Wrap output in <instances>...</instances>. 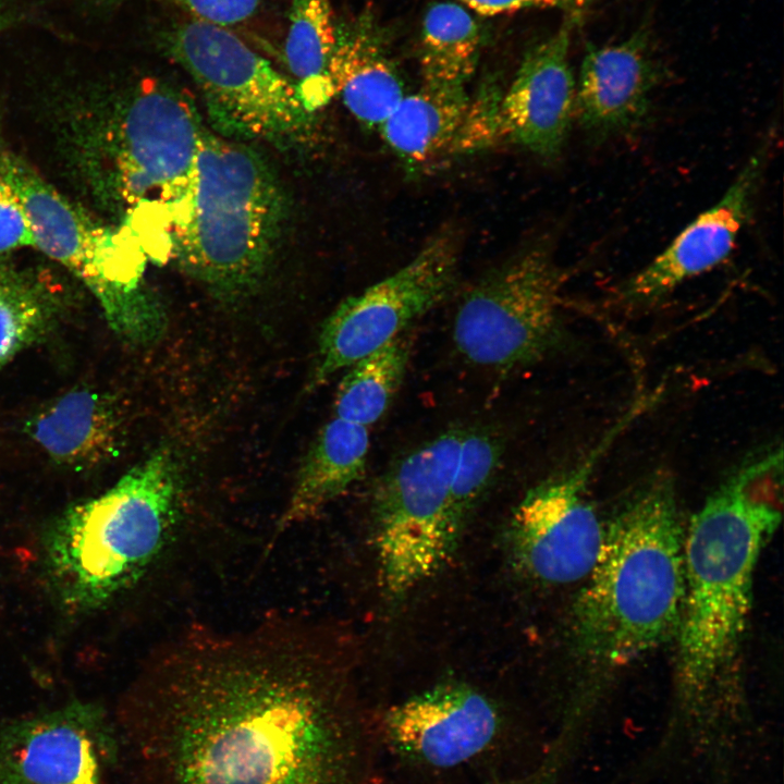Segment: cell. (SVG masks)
I'll return each mask as SVG.
<instances>
[{
    "instance_id": "obj_1",
    "label": "cell",
    "mask_w": 784,
    "mask_h": 784,
    "mask_svg": "<svg viewBox=\"0 0 784 784\" xmlns=\"http://www.w3.org/2000/svg\"><path fill=\"white\" fill-rule=\"evenodd\" d=\"M305 622L166 647L132 727L142 784H381Z\"/></svg>"
},
{
    "instance_id": "obj_2",
    "label": "cell",
    "mask_w": 784,
    "mask_h": 784,
    "mask_svg": "<svg viewBox=\"0 0 784 784\" xmlns=\"http://www.w3.org/2000/svg\"><path fill=\"white\" fill-rule=\"evenodd\" d=\"M782 452L726 479L684 536V596L677 679L689 700L706 697L732 669L752 602L756 565L782 518Z\"/></svg>"
},
{
    "instance_id": "obj_3",
    "label": "cell",
    "mask_w": 784,
    "mask_h": 784,
    "mask_svg": "<svg viewBox=\"0 0 784 784\" xmlns=\"http://www.w3.org/2000/svg\"><path fill=\"white\" fill-rule=\"evenodd\" d=\"M684 536L673 482L663 475L605 525L601 551L573 612L575 646L584 660L618 667L676 633Z\"/></svg>"
},
{
    "instance_id": "obj_4",
    "label": "cell",
    "mask_w": 784,
    "mask_h": 784,
    "mask_svg": "<svg viewBox=\"0 0 784 784\" xmlns=\"http://www.w3.org/2000/svg\"><path fill=\"white\" fill-rule=\"evenodd\" d=\"M179 479L171 450L160 446L103 493L56 518L45 537L44 563L64 608H105L139 579L171 535Z\"/></svg>"
},
{
    "instance_id": "obj_5",
    "label": "cell",
    "mask_w": 784,
    "mask_h": 784,
    "mask_svg": "<svg viewBox=\"0 0 784 784\" xmlns=\"http://www.w3.org/2000/svg\"><path fill=\"white\" fill-rule=\"evenodd\" d=\"M284 209L266 161L205 126L189 183L166 213L171 253L193 279L234 298L262 275Z\"/></svg>"
},
{
    "instance_id": "obj_6",
    "label": "cell",
    "mask_w": 784,
    "mask_h": 784,
    "mask_svg": "<svg viewBox=\"0 0 784 784\" xmlns=\"http://www.w3.org/2000/svg\"><path fill=\"white\" fill-rule=\"evenodd\" d=\"M0 175L26 210L34 247L85 284L111 330L133 344L158 340L166 316L143 284L145 260L134 236L98 224L16 157L1 158Z\"/></svg>"
},
{
    "instance_id": "obj_7",
    "label": "cell",
    "mask_w": 784,
    "mask_h": 784,
    "mask_svg": "<svg viewBox=\"0 0 784 784\" xmlns=\"http://www.w3.org/2000/svg\"><path fill=\"white\" fill-rule=\"evenodd\" d=\"M162 45L199 88L215 132L287 145L314 131L291 78L226 27L191 19L166 30Z\"/></svg>"
},
{
    "instance_id": "obj_8",
    "label": "cell",
    "mask_w": 784,
    "mask_h": 784,
    "mask_svg": "<svg viewBox=\"0 0 784 784\" xmlns=\"http://www.w3.org/2000/svg\"><path fill=\"white\" fill-rule=\"evenodd\" d=\"M465 429L450 428L396 462L373 499L379 584L396 601L444 565L458 541L450 493Z\"/></svg>"
},
{
    "instance_id": "obj_9",
    "label": "cell",
    "mask_w": 784,
    "mask_h": 784,
    "mask_svg": "<svg viewBox=\"0 0 784 784\" xmlns=\"http://www.w3.org/2000/svg\"><path fill=\"white\" fill-rule=\"evenodd\" d=\"M564 279L541 247L489 272L456 310L457 351L471 364L503 371L538 360L556 340Z\"/></svg>"
},
{
    "instance_id": "obj_10",
    "label": "cell",
    "mask_w": 784,
    "mask_h": 784,
    "mask_svg": "<svg viewBox=\"0 0 784 784\" xmlns=\"http://www.w3.org/2000/svg\"><path fill=\"white\" fill-rule=\"evenodd\" d=\"M456 266L455 235L443 230L395 272L344 299L322 323L309 388L400 335L441 303L453 286Z\"/></svg>"
},
{
    "instance_id": "obj_11",
    "label": "cell",
    "mask_w": 784,
    "mask_h": 784,
    "mask_svg": "<svg viewBox=\"0 0 784 784\" xmlns=\"http://www.w3.org/2000/svg\"><path fill=\"white\" fill-rule=\"evenodd\" d=\"M382 746L408 769L453 775L494 761L510 744L495 702L463 683H444L390 707Z\"/></svg>"
},
{
    "instance_id": "obj_12",
    "label": "cell",
    "mask_w": 784,
    "mask_h": 784,
    "mask_svg": "<svg viewBox=\"0 0 784 784\" xmlns=\"http://www.w3.org/2000/svg\"><path fill=\"white\" fill-rule=\"evenodd\" d=\"M614 431L574 470L530 489L514 509L506 539L514 565L546 585L586 579L601 551L605 524L587 498L598 457Z\"/></svg>"
},
{
    "instance_id": "obj_13",
    "label": "cell",
    "mask_w": 784,
    "mask_h": 784,
    "mask_svg": "<svg viewBox=\"0 0 784 784\" xmlns=\"http://www.w3.org/2000/svg\"><path fill=\"white\" fill-rule=\"evenodd\" d=\"M205 125L193 101L167 82L147 79L128 101L119 127L117 177L134 209L164 213L192 177Z\"/></svg>"
},
{
    "instance_id": "obj_14",
    "label": "cell",
    "mask_w": 784,
    "mask_h": 784,
    "mask_svg": "<svg viewBox=\"0 0 784 784\" xmlns=\"http://www.w3.org/2000/svg\"><path fill=\"white\" fill-rule=\"evenodd\" d=\"M113 736L96 705L73 702L0 727V784H101Z\"/></svg>"
},
{
    "instance_id": "obj_15",
    "label": "cell",
    "mask_w": 784,
    "mask_h": 784,
    "mask_svg": "<svg viewBox=\"0 0 784 784\" xmlns=\"http://www.w3.org/2000/svg\"><path fill=\"white\" fill-rule=\"evenodd\" d=\"M578 11L524 57L499 102L502 138L547 159L560 155L575 113L576 82L568 62Z\"/></svg>"
},
{
    "instance_id": "obj_16",
    "label": "cell",
    "mask_w": 784,
    "mask_h": 784,
    "mask_svg": "<svg viewBox=\"0 0 784 784\" xmlns=\"http://www.w3.org/2000/svg\"><path fill=\"white\" fill-rule=\"evenodd\" d=\"M765 148L748 159L724 195L701 212L623 287L635 304L664 297L688 279L721 264L731 254L747 222L765 159Z\"/></svg>"
},
{
    "instance_id": "obj_17",
    "label": "cell",
    "mask_w": 784,
    "mask_h": 784,
    "mask_svg": "<svg viewBox=\"0 0 784 784\" xmlns=\"http://www.w3.org/2000/svg\"><path fill=\"white\" fill-rule=\"evenodd\" d=\"M656 81L644 35L618 44L589 45L576 83L575 113L597 137L628 131L647 115Z\"/></svg>"
},
{
    "instance_id": "obj_18",
    "label": "cell",
    "mask_w": 784,
    "mask_h": 784,
    "mask_svg": "<svg viewBox=\"0 0 784 784\" xmlns=\"http://www.w3.org/2000/svg\"><path fill=\"white\" fill-rule=\"evenodd\" d=\"M123 418L115 399L76 387L42 404L26 420V434L57 465L89 470L119 451Z\"/></svg>"
},
{
    "instance_id": "obj_19",
    "label": "cell",
    "mask_w": 784,
    "mask_h": 784,
    "mask_svg": "<svg viewBox=\"0 0 784 784\" xmlns=\"http://www.w3.org/2000/svg\"><path fill=\"white\" fill-rule=\"evenodd\" d=\"M329 76L334 96L368 127H379L405 96L383 30L368 10L336 24Z\"/></svg>"
},
{
    "instance_id": "obj_20",
    "label": "cell",
    "mask_w": 784,
    "mask_h": 784,
    "mask_svg": "<svg viewBox=\"0 0 784 784\" xmlns=\"http://www.w3.org/2000/svg\"><path fill=\"white\" fill-rule=\"evenodd\" d=\"M368 450L367 427L339 417L327 422L298 468L278 531L314 517L360 479Z\"/></svg>"
},
{
    "instance_id": "obj_21",
    "label": "cell",
    "mask_w": 784,
    "mask_h": 784,
    "mask_svg": "<svg viewBox=\"0 0 784 784\" xmlns=\"http://www.w3.org/2000/svg\"><path fill=\"white\" fill-rule=\"evenodd\" d=\"M470 98L465 88L424 85L405 95L378 127L392 151L409 168L460 149Z\"/></svg>"
},
{
    "instance_id": "obj_22",
    "label": "cell",
    "mask_w": 784,
    "mask_h": 784,
    "mask_svg": "<svg viewBox=\"0 0 784 784\" xmlns=\"http://www.w3.org/2000/svg\"><path fill=\"white\" fill-rule=\"evenodd\" d=\"M335 42L330 0H290L284 61L289 77L313 113L334 97L329 68Z\"/></svg>"
},
{
    "instance_id": "obj_23",
    "label": "cell",
    "mask_w": 784,
    "mask_h": 784,
    "mask_svg": "<svg viewBox=\"0 0 784 784\" xmlns=\"http://www.w3.org/2000/svg\"><path fill=\"white\" fill-rule=\"evenodd\" d=\"M481 48V29L463 5L452 1L432 3L420 34L419 66L422 84L465 88L475 72Z\"/></svg>"
},
{
    "instance_id": "obj_24",
    "label": "cell",
    "mask_w": 784,
    "mask_h": 784,
    "mask_svg": "<svg viewBox=\"0 0 784 784\" xmlns=\"http://www.w3.org/2000/svg\"><path fill=\"white\" fill-rule=\"evenodd\" d=\"M409 351L401 333L347 367L335 395V417L367 428L377 422L402 383Z\"/></svg>"
},
{
    "instance_id": "obj_25",
    "label": "cell",
    "mask_w": 784,
    "mask_h": 784,
    "mask_svg": "<svg viewBox=\"0 0 784 784\" xmlns=\"http://www.w3.org/2000/svg\"><path fill=\"white\" fill-rule=\"evenodd\" d=\"M62 304L24 271L0 264V371L56 328Z\"/></svg>"
},
{
    "instance_id": "obj_26",
    "label": "cell",
    "mask_w": 784,
    "mask_h": 784,
    "mask_svg": "<svg viewBox=\"0 0 784 784\" xmlns=\"http://www.w3.org/2000/svg\"><path fill=\"white\" fill-rule=\"evenodd\" d=\"M501 456L502 443L495 432L465 429L450 493L451 520L457 539L493 478Z\"/></svg>"
},
{
    "instance_id": "obj_27",
    "label": "cell",
    "mask_w": 784,
    "mask_h": 784,
    "mask_svg": "<svg viewBox=\"0 0 784 784\" xmlns=\"http://www.w3.org/2000/svg\"><path fill=\"white\" fill-rule=\"evenodd\" d=\"M34 245L26 210L16 192L0 175V254Z\"/></svg>"
},
{
    "instance_id": "obj_28",
    "label": "cell",
    "mask_w": 784,
    "mask_h": 784,
    "mask_svg": "<svg viewBox=\"0 0 784 784\" xmlns=\"http://www.w3.org/2000/svg\"><path fill=\"white\" fill-rule=\"evenodd\" d=\"M189 12L195 20L219 26L235 25L250 19L264 0H164Z\"/></svg>"
},
{
    "instance_id": "obj_29",
    "label": "cell",
    "mask_w": 784,
    "mask_h": 784,
    "mask_svg": "<svg viewBox=\"0 0 784 784\" xmlns=\"http://www.w3.org/2000/svg\"><path fill=\"white\" fill-rule=\"evenodd\" d=\"M483 15H495L527 8H564L578 11L586 0H458Z\"/></svg>"
},
{
    "instance_id": "obj_30",
    "label": "cell",
    "mask_w": 784,
    "mask_h": 784,
    "mask_svg": "<svg viewBox=\"0 0 784 784\" xmlns=\"http://www.w3.org/2000/svg\"><path fill=\"white\" fill-rule=\"evenodd\" d=\"M8 24V15L2 5L0 4V30L7 26Z\"/></svg>"
}]
</instances>
